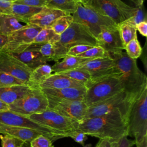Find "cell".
Here are the masks:
<instances>
[{
	"mask_svg": "<svg viewBox=\"0 0 147 147\" xmlns=\"http://www.w3.org/2000/svg\"><path fill=\"white\" fill-rule=\"evenodd\" d=\"M76 130L86 135L111 141L118 140L127 134V115L119 110L84 119L79 122Z\"/></svg>",
	"mask_w": 147,
	"mask_h": 147,
	"instance_id": "cell-1",
	"label": "cell"
},
{
	"mask_svg": "<svg viewBox=\"0 0 147 147\" xmlns=\"http://www.w3.org/2000/svg\"><path fill=\"white\" fill-rule=\"evenodd\" d=\"M115 63V75L119 79L123 91L132 103L147 88V78L138 67L136 59L130 58L126 52L107 54Z\"/></svg>",
	"mask_w": 147,
	"mask_h": 147,
	"instance_id": "cell-2",
	"label": "cell"
},
{
	"mask_svg": "<svg viewBox=\"0 0 147 147\" xmlns=\"http://www.w3.org/2000/svg\"><path fill=\"white\" fill-rule=\"evenodd\" d=\"M127 125L128 136L134 137L136 144L147 136V88L132 102Z\"/></svg>",
	"mask_w": 147,
	"mask_h": 147,
	"instance_id": "cell-3",
	"label": "cell"
},
{
	"mask_svg": "<svg viewBox=\"0 0 147 147\" xmlns=\"http://www.w3.org/2000/svg\"><path fill=\"white\" fill-rule=\"evenodd\" d=\"M72 16L74 21L84 26L96 39L103 27L115 25L109 18L87 5L85 1L77 3L76 9Z\"/></svg>",
	"mask_w": 147,
	"mask_h": 147,
	"instance_id": "cell-4",
	"label": "cell"
},
{
	"mask_svg": "<svg viewBox=\"0 0 147 147\" xmlns=\"http://www.w3.org/2000/svg\"><path fill=\"white\" fill-rule=\"evenodd\" d=\"M25 117L56 132L63 138L67 137L68 133L76 130L79 123L75 119L61 115L48 108L42 113L31 114Z\"/></svg>",
	"mask_w": 147,
	"mask_h": 147,
	"instance_id": "cell-5",
	"label": "cell"
},
{
	"mask_svg": "<svg viewBox=\"0 0 147 147\" xmlns=\"http://www.w3.org/2000/svg\"><path fill=\"white\" fill-rule=\"evenodd\" d=\"M85 2L116 25L133 17L138 10V7L130 6L121 0H86Z\"/></svg>",
	"mask_w": 147,
	"mask_h": 147,
	"instance_id": "cell-6",
	"label": "cell"
},
{
	"mask_svg": "<svg viewBox=\"0 0 147 147\" xmlns=\"http://www.w3.org/2000/svg\"><path fill=\"white\" fill-rule=\"evenodd\" d=\"M9 106V111L26 117L46 110L48 100L40 88H31L25 95Z\"/></svg>",
	"mask_w": 147,
	"mask_h": 147,
	"instance_id": "cell-7",
	"label": "cell"
},
{
	"mask_svg": "<svg viewBox=\"0 0 147 147\" xmlns=\"http://www.w3.org/2000/svg\"><path fill=\"white\" fill-rule=\"evenodd\" d=\"M123 91L119 78L111 75L87 88L83 101L87 107L99 103Z\"/></svg>",
	"mask_w": 147,
	"mask_h": 147,
	"instance_id": "cell-8",
	"label": "cell"
},
{
	"mask_svg": "<svg viewBox=\"0 0 147 147\" xmlns=\"http://www.w3.org/2000/svg\"><path fill=\"white\" fill-rule=\"evenodd\" d=\"M131 103L127 94L122 91L99 103L88 107L83 120L101 116L116 110H121L127 117Z\"/></svg>",
	"mask_w": 147,
	"mask_h": 147,
	"instance_id": "cell-9",
	"label": "cell"
},
{
	"mask_svg": "<svg viewBox=\"0 0 147 147\" xmlns=\"http://www.w3.org/2000/svg\"><path fill=\"white\" fill-rule=\"evenodd\" d=\"M67 51L77 45L98 46L97 40L82 25L72 21L69 27L60 35L58 41Z\"/></svg>",
	"mask_w": 147,
	"mask_h": 147,
	"instance_id": "cell-10",
	"label": "cell"
},
{
	"mask_svg": "<svg viewBox=\"0 0 147 147\" xmlns=\"http://www.w3.org/2000/svg\"><path fill=\"white\" fill-rule=\"evenodd\" d=\"M42 28L32 24L13 32L7 37V41L1 51L6 52H20L30 45Z\"/></svg>",
	"mask_w": 147,
	"mask_h": 147,
	"instance_id": "cell-11",
	"label": "cell"
},
{
	"mask_svg": "<svg viewBox=\"0 0 147 147\" xmlns=\"http://www.w3.org/2000/svg\"><path fill=\"white\" fill-rule=\"evenodd\" d=\"M47 99L48 109L78 122L83 119L88 108L83 100Z\"/></svg>",
	"mask_w": 147,
	"mask_h": 147,
	"instance_id": "cell-12",
	"label": "cell"
},
{
	"mask_svg": "<svg viewBox=\"0 0 147 147\" xmlns=\"http://www.w3.org/2000/svg\"><path fill=\"white\" fill-rule=\"evenodd\" d=\"M0 123L8 126L22 127L33 129L40 131L52 141L63 138L61 136L50 129L42 126L25 117L10 111H0Z\"/></svg>",
	"mask_w": 147,
	"mask_h": 147,
	"instance_id": "cell-13",
	"label": "cell"
},
{
	"mask_svg": "<svg viewBox=\"0 0 147 147\" xmlns=\"http://www.w3.org/2000/svg\"><path fill=\"white\" fill-rule=\"evenodd\" d=\"M78 68L83 69L89 74L91 80V86L100 80L115 75L114 61L108 56L86 61Z\"/></svg>",
	"mask_w": 147,
	"mask_h": 147,
	"instance_id": "cell-14",
	"label": "cell"
},
{
	"mask_svg": "<svg viewBox=\"0 0 147 147\" xmlns=\"http://www.w3.org/2000/svg\"><path fill=\"white\" fill-rule=\"evenodd\" d=\"M32 71L9 53L0 51V72L11 75L28 85Z\"/></svg>",
	"mask_w": 147,
	"mask_h": 147,
	"instance_id": "cell-15",
	"label": "cell"
},
{
	"mask_svg": "<svg viewBox=\"0 0 147 147\" xmlns=\"http://www.w3.org/2000/svg\"><path fill=\"white\" fill-rule=\"evenodd\" d=\"M98 46L102 48L106 54L122 52L125 49L117 26H104L96 37Z\"/></svg>",
	"mask_w": 147,
	"mask_h": 147,
	"instance_id": "cell-16",
	"label": "cell"
},
{
	"mask_svg": "<svg viewBox=\"0 0 147 147\" xmlns=\"http://www.w3.org/2000/svg\"><path fill=\"white\" fill-rule=\"evenodd\" d=\"M67 14H68L61 10L44 6L38 13L28 19V24L41 28H49L59 18Z\"/></svg>",
	"mask_w": 147,
	"mask_h": 147,
	"instance_id": "cell-17",
	"label": "cell"
},
{
	"mask_svg": "<svg viewBox=\"0 0 147 147\" xmlns=\"http://www.w3.org/2000/svg\"><path fill=\"white\" fill-rule=\"evenodd\" d=\"M7 53L24 63L32 70L41 65L47 64L48 62L47 60L38 50L34 48L32 44L21 52Z\"/></svg>",
	"mask_w": 147,
	"mask_h": 147,
	"instance_id": "cell-18",
	"label": "cell"
},
{
	"mask_svg": "<svg viewBox=\"0 0 147 147\" xmlns=\"http://www.w3.org/2000/svg\"><path fill=\"white\" fill-rule=\"evenodd\" d=\"M47 98L55 99L83 100L87 88L82 87H71L60 89L41 88Z\"/></svg>",
	"mask_w": 147,
	"mask_h": 147,
	"instance_id": "cell-19",
	"label": "cell"
},
{
	"mask_svg": "<svg viewBox=\"0 0 147 147\" xmlns=\"http://www.w3.org/2000/svg\"><path fill=\"white\" fill-rule=\"evenodd\" d=\"M82 87H85L83 83L57 73L51 74L39 86L40 88L53 89Z\"/></svg>",
	"mask_w": 147,
	"mask_h": 147,
	"instance_id": "cell-20",
	"label": "cell"
},
{
	"mask_svg": "<svg viewBox=\"0 0 147 147\" xmlns=\"http://www.w3.org/2000/svg\"><path fill=\"white\" fill-rule=\"evenodd\" d=\"M0 133L3 135H9L24 142H30L37 136L42 134L40 131L33 129L22 127L8 126L1 123H0Z\"/></svg>",
	"mask_w": 147,
	"mask_h": 147,
	"instance_id": "cell-21",
	"label": "cell"
},
{
	"mask_svg": "<svg viewBox=\"0 0 147 147\" xmlns=\"http://www.w3.org/2000/svg\"><path fill=\"white\" fill-rule=\"evenodd\" d=\"M30 89L26 84L0 87V100L9 105L25 95Z\"/></svg>",
	"mask_w": 147,
	"mask_h": 147,
	"instance_id": "cell-22",
	"label": "cell"
},
{
	"mask_svg": "<svg viewBox=\"0 0 147 147\" xmlns=\"http://www.w3.org/2000/svg\"><path fill=\"white\" fill-rule=\"evenodd\" d=\"M27 24L13 14L0 15V34L7 37Z\"/></svg>",
	"mask_w": 147,
	"mask_h": 147,
	"instance_id": "cell-23",
	"label": "cell"
},
{
	"mask_svg": "<svg viewBox=\"0 0 147 147\" xmlns=\"http://www.w3.org/2000/svg\"><path fill=\"white\" fill-rule=\"evenodd\" d=\"M92 59L66 55L61 61H58L55 63L52 67V71L55 73H59L76 68L82 64Z\"/></svg>",
	"mask_w": 147,
	"mask_h": 147,
	"instance_id": "cell-24",
	"label": "cell"
},
{
	"mask_svg": "<svg viewBox=\"0 0 147 147\" xmlns=\"http://www.w3.org/2000/svg\"><path fill=\"white\" fill-rule=\"evenodd\" d=\"M53 72L52 67L47 64L41 65L32 71L28 86L30 88H40V85Z\"/></svg>",
	"mask_w": 147,
	"mask_h": 147,
	"instance_id": "cell-25",
	"label": "cell"
},
{
	"mask_svg": "<svg viewBox=\"0 0 147 147\" xmlns=\"http://www.w3.org/2000/svg\"><path fill=\"white\" fill-rule=\"evenodd\" d=\"M136 25V24L131 18H129L117 25L124 47L130 41L137 37Z\"/></svg>",
	"mask_w": 147,
	"mask_h": 147,
	"instance_id": "cell-26",
	"label": "cell"
},
{
	"mask_svg": "<svg viewBox=\"0 0 147 147\" xmlns=\"http://www.w3.org/2000/svg\"><path fill=\"white\" fill-rule=\"evenodd\" d=\"M42 7H33L22 4L14 3L13 2L11 7V14H13L20 18L26 24H28V19L32 16L38 13Z\"/></svg>",
	"mask_w": 147,
	"mask_h": 147,
	"instance_id": "cell-27",
	"label": "cell"
},
{
	"mask_svg": "<svg viewBox=\"0 0 147 147\" xmlns=\"http://www.w3.org/2000/svg\"><path fill=\"white\" fill-rule=\"evenodd\" d=\"M78 2L76 0H48L46 7L72 14L76 9Z\"/></svg>",
	"mask_w": 147,
	"mask_h": 147,
	"instance_id": "cell-28",
	"label": "cell"
},
{
	"mask_svg": "<svg viewBox=\"0 0 147 147\" xmlns=\"http://www.w3.org/2000/svg\"><path fill=\"white\" fill-rule=\"evenodd\" d=\"M57 74L68 76L79 82L83 83L85 86L86 88H88L91 86V77L89 74L86 71L83 69L76 68L66 71L61 72Z\"/></svg>",
	"mask_w": 147,
	"mask_h": 147,
	"instance_id": "cell-29",
	"label": "cell"
},
{
	"mask_svg": "<svg viewBox=\"0 0 147 147\" xmlns=\"http://www.w3.org/2000/svg\"><path fill=\"white\" fill-rule=\"evenodd\" d=\"M72 21L73 17L72 14L65 15L56 20L49 28H50L55 34L60 36L69 27Z\"/></svg>",
	"mask_w": 147,
	"mask_h": 147,
	"instance_id": "cell-30",
	"label": "cell"
},
{
	"mask_svg": "<svg viewBox=\"0 0 147 147\" xmlns=\"http://www.w3.org/2000/svg\"><path fill=\"white\" fill-rule=\"evenodd\" d=\"M59 37L54 33L50 28H42L37 33L32 43L34 44H44L49 42Z\"/></svg>",
	"mask_w": 147,
	"mask_h": 147,
	"instance_id": "cell-31",
	"label": "cell"
},
{
	"mask_svg": "<svg viewBox=\"0 0 147 147\" xmlns=\"http://www.w3.org/2000/svg\"><path fill=\"white\" fill-rule=\"evenodd\" d=\"M125 49L127 55L132 59L136 60L142 53V48L137 37L130 41L125 47Z\"/></svg>",
	"mask_w": 147,
	"mask_h": 147,
	"instance_id": "cell-32",
	"label": "cell"
},
{
	"mask_svg": "<svg viewBox=\"0 0 147 147\" xmlns=\"http://www.w3.org/2000/svg\"><path fill=\"white\" fill-rule=\"evenodd\" d=\"M78 56L91 59L107 57L105 50L99 46L93 47Z\"/></svg>",
	"mask_w": 147,
	"mask_h": 147,
	"instance_id": "cell-33",
	"label": "cell"
},
{
	"mask_svg": "<svg viewBox=\"0 0 147 147\" xmlns=\"http://www.w3.org/2000/svg\"><path fill=\"white\" fill-rule=\"evenodd\" d=\"M21 84H25L20 80L11 75L2 72H0V87Z\"/></svg>",
	"mask_w": 147,
	"mask_h": 147,
	"instance_id": "cell-34",
	"label": "cell"
},
{
	"mask_svg": "<svg viewBox=\"0 0 147 147\" xmlns=\"http://www.w3.org/2000/svg\"><path fill=\"white\" fill-rule=\"evenodd\" d=\"M2 147H21L24 142L7 134L0 136Z\"/></svg>",
	"mask_w": 147,
	"mask_h": 147,
	"instance_id": "cell-35",
	"label": "cell"
},
{
	"mask_svg": "<svg viewBox=\"0 0 147 147\" xmlns=\"http://www.w3.org/2000/svg\"><path fill=\"white\" fill-rule=\"evenodd\" d=\"M30 147H53L52 141L48 137L41 134L30 142Z\"/></svg>",
	"mask_w": 147,
	"mask_h": 147,
	"instance_id": "cell-36",
	"label": "cell"
},
{
	"mask_svg": "<svg viewBox=\"0 0 147 147\" xmlns=\"http://www.w3.org/2000/svg\"><path fill=\"white\" fill-rule=\"evenodd\" d=\"M93 47L86 45H77L69 48L67 52V56H78V55L84 53L88 49L92 48Z\"/></svg>",
	"mask_w": 147,
	"mask_h": 147,
	"instance_id": "cell-37",
	"label": "cell"
},
{
	"mask_svg": "<svg viewBox=\"0 0 147 147\" xmlns=\"http://www.w3.org/2000/svg\"><path fill=\"white\" fill-rule=\"evenodd\" d=\"M67 137L72 138L76 142L80 144L83 146H84L85 141L87 140V135L78 130H75L68 133Z\"/></svg>",
	"mask_w": 147,
	"mask_h": 147,
	"instance_id": "cell-38",
	"label": "cell"
},
{
	"mask_svg": "<svg viewBox=\"0 0 147 147\" xmlns=\"http://www.w3.org/2000/svg\"><path fill=\"white\" fill-rule=\"evenodd\" d=\"M128 136L125 135L120 138L118 140L112 141L113 147H132L136 144L135 140L127 138Z\"/></svg>",
	"mask_w": 147,
	"mask_h": 147,
	"instance_id": "cell-39",
	"label": "cell"
},
{
	"mask_svg": "<svg viewBox=\"0 0 147 147\" xmlns=\"http://www.w3.org/2000/svg\"><path fill=\"white\" fill-rule=\"evenodd\" d=\"M48 0H18L13 2L14 3L22 4L33 7H44L47 5Z\"/></svg>",
	"mask_w": 147,
	"mask_h": 147,
	"instance_id": "cell-40",
	"label": "cell"
},
{
	"mask_svg": "<svg viewBox=\"0 0 147 147\" xmlns=\"http://www.w3.org/2000/svg\"><path fill=\"white\" fill-rule=\"evenodd\" d=\"M12 5L11 0H0V15L11 14Z\"/></svg>",
	"mask_w": 147,
	"mask_h": 147,
	"instance_id": "cell-41",
	"label": "cell"
},
{
	"mask_svg": "<svg viewBox=\"0 0 147 147\" xmlns=\"http://www.w3.org/2000/svg\"><path fill=\"white\" fill-rule=\"evenodd\" d=\"M136 29L143 36H147V22L146 20L138 23L136 25Z\"/></svg>",
	"mask_w": 147,
	"mask_h": 147,
	"instance_id": "cell-42",
	"label": "cell"
},
{
	"mask_svg": "<svg viewBox=\"0 0 147 147\" xmlns=\"http://www.w3.org/2000/svg\"><path fill=\"white\" fill-rule=\"evenodd\" d=\"M131 18L136 25L138 23L145 20L141 7H138V10H137L136 14Z\"/></svg>",
	"mask_w": 147,
	"mask_h": 147,
	"instance_id": "cell-43",
	"label": "cell"
},
{
	"mask_svg": "<svg viewBox=\"0 0 147 147\" xmlns=\"http://www.w3.org/2000/svg\"><path fill=\"white\" fill-rule=\"evenodd\" d=\"M95 147H113L112 141L107 139H99Z\"/></svg>",
	"mask_w": 147,
	"mask_h": 147,
	"instance_id": "cell-44",
	"label": "cell"
},
{
	"mask_svg": "<svg viewBox=\"0 0 147 147\" xmlns=\"http://www.w3.org/2000/svg\"><path fill=\"white\" fill-rule=\"evenodd\" d=\"M9 111V105L0 100V111Z\"/></svg>",
	"mask_w": 147,
	"mask_h": 147,
	"instance_id": "cell-45",
	"label": "cell"
},
{
	"mask_svg": "<svg viewBox=\"0 0 147 147\" xmlns=\"http://www.w3.org/2000/svg\"><path fill=\"white\" fill-rule=\"evenodd\" d=\"M136 144L137 147H147V136H145L140 142Z\"/></svg>",
	"mask_w": 147,
	"mask_h": 147,
	"instance_id": "cell-46",
	"label": "cell"
},
{
	"mask_svg": "<svg viewBox=\"0 0 147 147\" xmlns=\"http://www.w3.org/2000/svg\"><path fill=\"white\" fill-rule=\"evenodd\" d=\"M7 41V37L0 34V51L5 45Z\"/></svg>",
	"mask_w": 147,
	"mask_h": 147,
	"instance_id": "cell-47",
	"label": "cell"
},
{
	"mask_svg": "<svg viewBox=\"0 0 147 147\" xmlns=\"http://www.w3.org/2000/svg\"><path fill=\"white\" fill-rule=\"evenodd\" d=\"M137 7H141L142 4H143V2L144 0H131Z\"/></svg>",
	"mask_w": 147,
	"mask_h": 147,
	"instance_id": "cell-48",
	"label": "cell"
},
{
	"mask_svg": "<svg viewBox=\"0 0 147 147\" xmlns=\"http://www.w3.org/2000/svg\"><path fill=\"white\" fill-rule=\"evenodd\" d=\"M21 147H30V142H24Z\"/></svg>",
	"mask_w": 147,
	"mask_h": 147,
	"instance_id": "cell-49",
	"label": "cell"
},
{
	"mask_svg": "<svg viewBox=\"0 0 147 147\" xmlns=\"http://www.w3.org/2000/svg\"><path fill=\"white\" fill-rule=\"evenodd\" d=\"M84 147H91V144H87L86 145L84 146Z\"/></svg>",
	"mask_w": 147,
	"mask_h": 147,
	"instance_id": "cell-50",
	"label": "cell"
},
{
	"mask_svg": "<svg viewBox=\"0 0 147 147\" xmlns=\"http://www.w3.org/2000/svg\"><path fill=\"white\" fill-rule=\"evenodd\" d=\"M78 2H79V1H86V0H76Z\"/></svg>",
	"mask_w": 147,
	"mask_h": 147,
	"instance_id": "cell-51",
	"label": "cell"
},
{
	"mask_svg": "<svg viewBox=\"0 0 147 147\" xmlns=\"http://www.w3.org/2000/svg\"><path fill=\"white\" fill-rule=\"evenodd\" d=\"M11 1L13 2H14V1H18V0H11Z\"/></svg>",
	"mask_w": 147,
	"mask_h": 147,
	"instance_id": "cell-52",
	"label": "cell"
}]
</instances>
